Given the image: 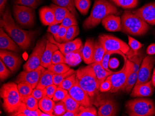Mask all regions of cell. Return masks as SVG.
<instances>
[{
    "label": "cell",
    "mask_w": 155,
    "mask_h": 116,
    "mask_svg": "<svg viewBox=\"0 0 155 116\" xmlns=\"http://www.w3.org/2000/svg\"><path fill=\"white\" fill-rule=\"evenodd\" d=\"M1 27L5 30L12 39L23 51L30 47L36 31H25L15 23L8 8L4 12L1 19Z\"/></svg>",
    "instance_id": "6da1fadb"
},
{
    "label": "cell",
    "mask_w": 155,
    "mask_h": 116,
    "mask_svg": "<svg viewBox=\"0 0 155 116\" xmlns=\"http://www.w3.org/2000/svg\"><path fill=\"white\" fill-rule=\"evenodd\" d=\"M116 7L109 0H95L90 16L83 23L84 28L90 29L99 25L106 16L117 14Z\"/></svg>",
    "instance_id": "7a4b0ae2"
},
{
    "label": "cell",
    "mask_w": 155,
    "mask_h": 116,
    "mask_svg": "<svg viewBox=\"0 0 155 116\" xmlns=\"http://www.w3.org/2000/svg\"><path fill=\"white\" fill-rule=\"evenodd\" d=\"M0 95L3 99L4 111L10 116H15L22 104L16 83L9 82L3 84L0 90Z\"/></svg>",
    "instance_id": "3957f363"
},
{
    "label": "cell",
    "mask_w": 155,
    "mask_h": 116,
    "mask_svg": "<svg viewBox=\"0 0 155 116\" xmlns=\"http://www.w3.org/2000/svg\"><path fill=\"white\" fill-rule=\"evenodd\" d=\"M76 78L80 86L91 99L95 98L100 91V83L90 64L78 69Z\"/></svg>",
    "instance_id": "277c9868"
},
{
    "label": "cell",
    "mask_w": 155,
    "mask_h": 116,
    "mask_svg": "<svg viewBox=\"0 0 155 116\" xmlns=\"http://www.w3.org/2000/svg\"><path fill=\"white\" fill-rule=\"evenodd\" d=\"M123 32L133 36H142L149 30L147 22L134 14L131 11L125 10L122 15Z\"/></svg>",
    "instance_id": "5b68a950"
},
{
    "label": "cell",
    "mask_w": 155,
    "mask_h": 116,
    "mask_svg": "<svg viewBox=\"0 0 155 116\" xmlns=\"http://www.w3.org/2000/svg\"><path fill=\"white\" fill-rule=\"evenodd\" d=\"M130 116H151L155 115V105L151 99L138 98L128 101L125 105Z\"/></svg>",
    "instance_id": "8992f818"
},
{
    "label": "cell",
    "mask_w": 155,
    "mask_h": 116,
    "mask_svg": "<svg viewBox=\"0 0 155 116\" xmlns=\"http://www.w3.org/2000/svg\"><path fill=\"white\" fill-rule=\"evenodd\" d=\"M98 40L106 52H116L123 57L124 60H127L125 54H127L130 49L129 46L124 41L114 36L107 34H101L98 37Z\"/></svg>",
    "instance_id": "52a82bcc"
},
{
    "label": "cell",
    "mask_w": 155,
    "mask_h": 116,
    "mask_svg": "<svg viewBox=\"0 0 155 116\" xmlns=\"http://www.w3.org/2000/svg\"><path fill=\"white\" fill-rule=\"evenodd\" d=\"M13 14L17 24L23 27L30 28L35 22V9L26 6L15 5L13 6Z\"/></svg>",
    "instance_id": "ba28073f"
},
{
    "label": "cell",
    "mask_w": 155,
    "mask_h": 116,
    "mask_svg": "<svg viewBox=\"0 0 155 116\" xmlns=\"http://www.w3.org/2000/svg\"><path fill=\"white\" fill-rule=\"evenodd\" d=\"M133 70V64L130 60L125 61L124 66L120 71L109 76L111 80L112 87L109 91L110 93H116L121 90L126 83L130 74Z\"/></svg>",
    "instance_id": "9c48e42d"
},
{
    "label": "cell",
    "mask_w": 155,
    "mask_h": 116,
    "mask_svg": "<svg viewBox=\"0 0 155 116\" xmlns=\"http://www.w3.org/2000/svg\"><path fill=\"white\" fill-rule=\"evenodd\" d=\"M47 41V38L44 37L37 41L32 53L23 65L24 71H32L41 66L42 58L46 48Z\"/></svg>",
    "instance_id": "30bf717a"
},
{
    "label": "cell",
    "mask_w": 155,
    "mask_h": 116,
    "mask_svg": "<svg viewBox=\"0 0 155 116\" xmlns=\"http://www.w3.org/2000/svg\"><path fill=\"white\" fill-rule=\"evenodd\" d=\"M155 62V57L149 55L143 60L138 72L137 81L135 85L144 83L150 80L151 72Z\"/></svg>",
    "instance_id": "8fae6325"
},
{
    "label": "cell",
    "mask_w": 155,
    "mask_h": 116,
    "mask_svg": "<svg viewBox=\"0 0 155 116\" xmlns=\"http://www.w3.org/2000/svg\"><path fill=\"white\" fill-rule=\"evenodd\" d=\"M45 71V67L40 66L36 69L31 71H25L19 74L16 77L15 83L18 84L22 81H26L30 83L33 89L36 88L42 74Z\"/></svg>",
    "instance_id": "7c38bea8"
},
{
    "label": "cell",
    "mask_w": 155,
    "mask_h": 116,
    "mask_svg": "<svg viewBox=\"0 0 155 116\" xmlns=\"http://www.w3.org/2000/svg\"><path fill=\"white\" fill-rule=\"evenodd\" d=\"M47 38L51 43L58 47L59 50L65 56H68L69 54L82 48V43L80 39H76L69 42L60 43L56 41L54 36L50 34H47Z\"/></svg>",
    "instance_id": "4fadbf2b"
},
{
    "label": "cell",
    "mask_w": 155,
    "mask_h": 116,
    "mask_svg": "<svg viewBox=\"0 0 155 116\" xmlns=\"http://www.w3.org/2000/svg\"><path fill=\"white\" fill-rule=\"evenodd\" d=\"M14 52L2 49L0 51L1 60H2L12 73L15 72L19 69L22 63L20 55Z\"/></svg>",
    "instance_id": "5bb4252c"
},
{
    "label": "cell",
    "mask_w": 155,
    "mask_h": 116,
    "mask_svg": "<svg viewBox=\"0 0 155 116\" xmlns=\"http://www.w3.org/2000/svg\"><path fill=\"white\" fill-rule=\"evenodd\" d=\"M68 91L70 96L80 105L83 106H89L93 105L91 99L87 92L80 86L77 78L75 84Z\"/></svg>",
    "instance_id": "9a60e30c"
},
{
    "label": "cell",
    "mask_w": 155,
    "mask_h": 116,
    "mask_svg": "<svg viewBox=\"0 0 155 116\" xmlns=\"http://www.w3.org/2000/svg\"><path fill=\"white\" fill-rule=\"evenodd\" d=\"M132 13L148 24L155 25V2L148 3Z\"/></svg>",
    "instance_id": "2e32d148"
},
{
    "label": "cell",
    "mask_w": 155,
    "mask_h": 116,
    "mask_svg": "<svg viewBox=\"0 0 155 116\" xmlns=\"http://www.w3.org/2000/svg\"><path fill=\"white\" fill-rule=\"evenodd\" d=\"M102 24L106 30L109 32L122 31L121 19L115 14H109L102 20Z\"/></svg>",
    "instance_id": "e0dca14e"
},
{
    "label": "cell",
    "mask_w": 155,
    "mask_h": 116,
    "mask_svg": "<svg viewBox=\"0 0 155 116\" xmlns=\"http://www.w3.org/2000/svg\"><path fill=\"white\" fill-rule=\"evenodd\" d=\"M0 48L2 50L19 52L21 48L12 38L4 32L2 27L0 28Z\"/></svg>",
    "instance_id": "ac0fdd59"
},
{
    "label": "cell",
    "mask_w": 155,
    "mask_h": 116,
    "mask_svg": "<svg viewBox=\"0 0 155 116\" xmlns=\"http://www.w3.org/2000/svg\"><path fill=\"white\" fill-rule=\"evenodd\" d=\"M154 92V88L151 80L144 83L135 85L131 91L130 96L132 97H149Z\"/></svg>",
    "instance_id": "d6986e66"
},
{
    "label": "cell",
    "mask_w": 155,
    "mask_h": 116,
    "mask_svg": "<svg viewBox=\"0 0 155 116\" xmlns=\"http://www.w3.org/2000/svg\"><path fill=\"white\" fill-rule=\"evenodd\" d=\"M94 39H87L82 48V57L84 63L87 64L94 63Z\"/></svg>",
    "instance_id": "ffe728a7"
},
{
    "label": "cell",
    "mask_w": 155,
    "mask_h": 116,
    "mask_svg": "<svg viewBox=\"0 0 155 116\" xmlns=\"http://www.w3.org/2000/svg\"><path fill=\"white\" fill-rule=\"evenodd\" d=\"M57 50H59L58 47L51 43L50 41L47 40L46 48L42 58L41 65L45 68H48L51 65L53 54Z\"/></svg>",
    "instance_id": "44dd1931"
},
{
    "label": "cell",
    "mask_w": 155,
    "mask_h": 116,
    "mask_svg": "<svg viewBox=\"0 0 155 116\" xmlns=\"http://www.w3.org/2000/svg\"><path fill=\"white\" fill-rule=\"evenodd\" d=\"M117 105L114 101L107 100L98 108V116H114L117 114Z\"/></svg>",
    "instance_id": "7402d4cb"
},
{
    "label": "cell",
    "mask_w": 155,
    "mask_h": 116,
    "mask_svg": "<svg viewBox=\"0 0 155 116\" xmlns=\"http://www.w3.org/2000/svg\"><path fill=\"white\" fill-rule=\"evenodd\" d=\"M39 16L41 22L45 26H49L54 24V14L50 7L42 8L39 11Z\"/></svg>",
    "instance_id": "603a6c76"
},
{
    "label": "cell",
    "mask_w": 155,
    "mask_h": 116,
    "mask_svg": "<svg viewBox=\"0 0 155 116\" xmlns=\"http://www.w3.org/2000/svg\"><path fill=\"white\" fill-rule=\"evenodd\" d=\"M90 65L94 70L100 85L109 76L115 73L112 71H108L105 70L104 67H103L101 62H94L90 64Z\"/></svg>",
    "instance_id": "cb8c5ba5"
},
{
    "label": "cell",
    "mask_w": 155,
    "mask_h": 116,
    "mask_svg": "<svg viewBox=\"0 0 155 116\" xmlns=\"http://www.w3.org/2000/svg\"><path fill=\"white\" fill-rule=\"evenodd\" d=\"M55 104L53 99L48 96H45L39 100V108L41 111L49 114L51 116H54L53 111Z\"/></svg>",
    "instance_id": "d4e9b609"
},
{
    "label": "cell",
    "mask_w": 155,
    "mask_h": 116,
    "mask_svg": "<svg viewBox=\"0 0 155 116\" xmlns=\"http://www.w3.org/2000/svg\"><path fill=\"white\" fill-rule=\"evenodd\" d=\"M50 7L53 9L54 14L55 22L54 24H61L66 16L71 13L67 8L57 6L55 4H51Z\"/></svg>",
    "instance_id": "484cf974"
},
{
    "label": "cell",
    "mask_w": 155,
    "mask_h": 116,
    "mask_svg": "<svg viewBox=\"0 0 155 116\" xmlns=\"http://www.w3.org/2000/svg\"><path fill=\"white\" fill-rule=\"evenodd\" d=\"M54 73L49 70H45L42 74L41 78L36 88L44 89L47 86L53 83V77L54 75Z\"/></svg>",
    "instance_id": "4316f807"
},
{
    "label": "cell",
    "mask_w": 155,
    "mask_h": 116,
    "mask_svg": "<svg viewBox=\"0 0 155 116\" xmlns=\"http://www.w3.org/2000/svg\"><path fill=\"white\" fill-rule=\"evenodd\" d=\"M52 1L55 5L68 9L76 17L78 16L75 6L74 0H52Z\"/></svg>",
    "instance_id": "83f0119b"
},
{
    "label": "cell",
    "mask_w": 155,
    "mask_h": 116,
    "mask_svg": "<svg viewBox=\"0 0 155 116\" xmlns=\"http://www.w3.org/2000/svg\"><path fill=\"white\" fill-rule=\"evenodd\" d=\"M21 101L25 104L28 109L31 111H36L39 109V101L32 94L21 97Z\"/></svg>",
    "instance_id": "f1b7e54d"
},
{
    "label": "cell",
    "mask_w": 155,
    "mask_h": 116,
    "mask_svg": "<svg viewBox=\"0 0 155 116\" xmlns=\"http://www.w3.org/2000/svg\"><path fill=\"white\" fill-rule=\"evenodd\" d=\"M106 52L104 47L100 41H95L94 47V62H101Z\"/></svg>",
    "instance_id": "f546056e"
},
{
    "label": "cell",
    "mask_w": 155,
    "mask_h": 116,
    "mask_svg": "<svg viewBox=\"0 0 155 116\" xmlns=\"http://www.w3.org/2000/svg\"><path fill=\"white\" fill-rule=\"evenodd\" d=\"M65 103L67 111H74L79 114L80 112V104L72 98L69 94H68L67 97L62 100Z\"/></svg>",
    "instance_id": "4dcf8cb0"
},
{
    "label": "cell",
    "mask_w": 155,
    "mask_h": 116,
    "mask_svg": "<svg viewBox=\"0 0 155 116\" xmlns=\"http://www.w3.org/2000/svg\"><path fill=\"white\" fill-rule=\"evenodd\" d=\"M137 77H138V73L134 72L132 70L130 74L125 85L122 89L121 90L127 92L131 91L132 88L134 87L136 83Z\"/></svg>",
    "instance_id": "1f68e13d"
},
{
    "label": "cell",
    "mask_w": 155,
    "mask_h": 116,
    "mask_svg": "<svg viewBox=\"0 0 155 116\" xmlns=\"http://www.w3.org/2000/svg\"><path fill=\"white\" fill-rule=\"evenodd\" d=\"M17 88L21 97L31 95L34 89L31 84L26 81H22L18 83Z\"/></svg>",
    "instance_id": "d6a6232c"
},
{
    "label": "cell",
    "mask_w": 155,
    "mask_h": 116,
    "mask_svg": "<svg viewBox=\"0 0 155 116\" xmlns=\"http://www.w3.org/2000/svg\"><path fill=\"white\" fill-rule=\"evenodd\" d=\"M117 6L124 9L135 8L138 4V0H110Z\"/></svg>",
    "instance_id": "836d02e7"
},
{
    "label": "cell",
    "mask_w": 155,
    "mask_h": 116,
    "mask_svg": "<svg viewBox=\"0 0 155 116\" xmlns=\"http://www.w3.org/2000/svg\"><path fill=\"white\" fill-rule=\"evenodd\" d=\"M75 6L83 15L87 14L91 5L90 0H74Z\"/></svg>",
    "instance_id": "e575fe53"
},
{
    "label": "cell",
    "mask_w": 155,
    "mask_h": 116,
    "mask_svg": "<svg viewBox=\"0 0 155 116\" xmlns=\"http://www.w3.org/2000/svg\"><path fill=\"white\" fill-rule=\"evenodd\" d=\"M76 82V72L63 80L62 82L58 86L68 91L75 84Z\"/></svg>",
    "instance_id": "d590c367"
},
{
    "label": "cell",
    "mask_w": 155,
    "mask_h": 116,
    "mask_svg": "<svg viewBox=\"0 0 155 116\" xmlns=\"http://www.w3.org/2000/svg\"><path fill=\"white\" fill-rule=\"evenodd\" d=\"M48 69L54 73L55 74H57L68 71L70 69V67L66 64L61 63V64H51L48 67Z\"/></svg>",
    "instance_id": "8d00e7d4"
},
{
    "label": "cell",
    "mask_w": 155,
    "mask_h": 116,
    "mask_svg": "<svg viewBox=\"0 0 155 116\" xmlns=\"http://www.w3.org/2000/svg\"><path fill=\"white\" fill-rule=\"evenodd\" d=\"M80 33V29L78 26H73L68 28L64 42H67L73 40Z\"/></svg>",
    "instance_id": "74e56055"
},
{
    "label": "cell",
    "mask_w": 155,
    "mask_h": 116,
    "mask_svg": "<svg viewBox=\"0 0 155 116\" xmlns=\"http://www.w3.org/2000/svg\"><path fill=\"white\" fill-rule=\"evenodd\" d=\"M76 72L73 69H70L68 71L63 73L54 74L53 77V83L58 86L62 82L63 80Z\"/></svg>",
    "instance_id": "f35d334b"
},
{
    "label": "cell",
    "mask_w": 155,
    "mask_h": 116,
    "mask_svg": "<svg viewBox=\"0 0 155 116\" xmlns=\"http://www.w3.org/2000/svg\"><path fill=\"white\" fill-rule=\"evenodd\" d=\"M98 116L96 109L93 105L80 107V112L78 116Z\"/></svg>",
    "instance_id": "ab89813d"
},
{
    "label": "cell",
    "mask_w": 155,
    "mask_h": 116,
    "mask_svg": "<svg viewBox=\"0 0 155 116\" xmlns=\"http://www.w3.org/2000/svg\"><path fill=\"white\" fill-rule=\"evenodd\" d=\"M128 37V44L133 52V56L138 55V51L143 46V44L139 42L137 40L130 36Z\"/></svg>",
    "instance_id": "60d3db41"
},
{
    "label": "cell",
    "mask_w": 155,
    "mask_h": 116,
    "mask_svg": "<svg viewBox=\"0 0 155 116\" xmlns=\"http://www.w3.org/2000/svg\"><path fill=\"white\" fill-rule=\"evenodd\" d=\"M78 24V22L75 16L72 14V13H70L63 20L61 26L65 27L66 28H68L72 26H77Z\"/></svg>",
    "instance_id": "b9f144b4"
},
{
    "label": "cell",
    "mask_w": 155,
    "mask_h": 116,
    "mask_svg": "<svg viewBox=\"0 0 155 116\" xmlns=\"http://www.w3.org/2000/svg\"><path fill=\"white\" fill-rule=\"evenodd\" d=\"M41 0H15V5L26 6L35 9L40 4Z\"/></svg>",
    "instance_id": "7bdbcfd3"
},
{
    "label": "cell",
    "mask_w": 155,
    "mask_h": 116,
    "mask_svg": "<svg viewBox=\"0 0 155 116\" xmlns=\"http://www.w3.org/2000/svg\"><path fill=\"white\" fill-rule=\"evenodd\" d=\"M15 116H39V114L37 110L31 111L28 109L22 102V105Z\"/></svg>",
    "instance_id": "ee69618b"
},
{
    "label": "cell",
    "mask_w": 155,
    "mask_h": 116,
    "mask_svg": "<svg viewBox=\"0 0 155 116\" xmlns=\"http://www.w3.org/2000/svg\"><path fill=\"white\" fill-rule=\"evenodd\" d=\"M67 111V108L65 103L62 100H61L55 104L53 115L54 116H63Z\"/></svg>",
    "instance_id": "f6af8a7d"
},
{
    "label": "cell",
    "mask_w": 155,
    "mask_h": 116,
    "mask_svg": "<svg viewBox=\"0 0 155 116\" xmlns=\"http://www.w3.org/2000/svg\"><path fill=\"white\" fill-rule=\"evenodd\" d=\"M52 64H67V58L59 50L55 51L53 54L52 58Z\"/></svg>",
    "instance_id": "bcb514c9"
},
{
    "label": "cell",
    "mask_w": 155,
    "mask_h": 116,
    "mask_svg": "<svg viewBox=\"0 0 155 116\" xmlns=\"http://www.w3.org/2000/svg\"><path fill=\"white\" fill-rule=\"evenodd\" d=\"M68 94V91L61 87L58 86L55 92L53 99L55 102L63 100Z\"/></svg>",
    "instance_id": "7dc6e473"
},
{
    "label": "cell",
    "mask_w": 155,
    "mask_h": 116,
    "mask_svg": "<svg viewBox=\"0 0 155 116\" xmlns=\"http://www.w3.org/2000/svg\"><path fill=\"white\" fill-rule=\"evenodd\" d=\"M10 71L2 60H0V79L1 81L5 80L11 76Z\"/></svg>",
    "instance_id": "c3c4849f"
},
{
    "label": "cell",
    "mask_w": 155,
    "mask_h": 116,
    "mask_svg": "<svg viewBox=\"0 0 155 116\" xmlns=\"http://www.w3.org/2000/svg\"><path fill=\"white\" fill-rule=\"evenodd\" d=\"M68 28L61 26L58 33L54 36V39L56 41L60 43L64 42Z\"/></svg>",
    "instance_id": "681fc988"
},
{
    "label": "cell",
    "mask_w": 155,
    "mask_h": 116,
    "mask_svg": "<svg viewBox=\"0 0 155 116\" xmlns=\"http://www.w3.org/2000/svg\"><path fill=\"white\" fill-rule=\"evenodd\" d=\"M133 64V71L134 72L138 73L140 68V64L141 63L143 60L142 57L139 56L138 55L133 56L129 58Z\"/></svg>",
    "instance_id": "f907efd6"
},
{
    "label": "cell",
    "mask_w": 155,
    "mask_h": 116,
    "mask_svg": "<svg viewBox=\"0 0 155 116\" xmlns=\"http://www.w3.org/2000/svg\"><path fill=\"white\" fill-rule=\"evenodd\" d=\"M117 54L116 52H107L104 54V56L102 60L101 61L102 65L103 67H104L105 70H107L108 71L110 72L111 71L109 69L108 67V63L109 61L110 57L111 55L113 54Z\"/></svg>",
    "instance_id": "816d5d0a"
},
{
    "label": "cell",
    "mask_w": 155,
    "mask_h": 116,
    "mask_svg": "<svg viewBox=\"0 0 155 116\" xmlns=\"http://www.w3.org/2000/svg\"><path fill=\"white\" fill-rule=\"evenodd\" d=\"M31 94L33 95L35 98H36L38 100H40L43 97L47 96L46 88L40 89V88H35V89H33Z\"/></svg>",
    "instance_id": "f5cc1de1"
},
{
    "label": "cell",
    "mask_w": 155,
    "mask_h": 116,
    "mask_svg": "<svg viewBox=\"0 0 155 116\" xmlns=\"http://www.w3.org/2000/svg\"><path fill=\"white\" fill-rule=\"evenodd\" d=\"M112 87L111 80L108 77L106 80L100 85V91L101 92H106L109 91Z\"/></svg>",
    "instance_id": "db71d44e"
},
{
    "label": "cell",
    "mask_w": 155,
    "mask_h": 116,
    "mask_svg": "<svg viewBox=\"0 0 155 116\" xmlns=\"http://www.w3.org/2000/svg\"><path fill=\"white\" fill-rule=\"evenodd\" d=\"M57 86L53 84L46 87L47 91V96L51 99H53L54 95L55 92L57 90Z\"/></svg>",
    "instance_id": "11a10c76"
},
{
    "label": "cell",
    "mask_w": 155,
    "mask_h": 116,
    "mask_svg": "<svg viewBox=\"0 0 155 116\" xmlns=\"http://www.w3.org/2000/svg\"><path fill=\"white\" fill-rule=\"evenodd\" d=\"M61 27V24H53L48 26L47 31L49 33H51L52 35L54 36L58 33Z\"/></svg>",
    "instance_id": "9f6ffc18"
},
{
    "label": "cell",
    "mask_w": 155,
    "mask_h": 116,
    "mask_svg": "<svg viewBox=\"0 0 155 116\" xmlns=\"http://www.w3.org/2000/svg\"><path fill=\"white\" fill-rule=\"evenodd\" d=\"M119 60L116 58H112L110 59L108 63V67L110 69H116L118 67L119 65Z\"/></svg>",
    "instance_id": "6f0895ef"
},
{
    "label": "cell",
    "mask_w": 155,
    "mask_h": 116,
    "mask_svg": "<svg viewBox=\"0 0 155 116\" xmlns=\"http://www.w3.org/2000/svg\"><path fill=\"white\" fill-rule=\"evenodd\" d=\"M146 53L149 55H155V44L150 45L146 50Z\"/></svg>",
    "instance_id": "680465c9"
},
{
    "label": "cell",
    "mask_w": 155,
    "mask_h": 116,
    "mask_svg": "<svg viewBox=\"0 0 155 116\" xmlns=\"http://www.w3.org/2000/svg\"><path fill=\"white\" fill-rule=\"evenodd\" d=\"M8 0H0V13L1 15H3L4 14V9L6 7Z\"/></svg>",
    "instance_id": "91938a15"
},
{
    "label": "cell",
    "mask_w": 155,
    "mask_h": 116,
    "mask_svg": "<svg viewBox=\"0 0 155 116\" xmlns=\"http://www.w3.org/2000/svg\"><path fill=\"white\" fill-rule=\"evenodd\" d=\"M63 116H78V113L74 111H67V112Z\"/></svg>",
    "instance_id": "94428289"
},
{
    "label": "cell",
    "mask_w": 155,
    "mask_h": 116,
    "mask_svg": "<svg viewBox=\"0 0 155 116\" xmlns=\"http://www.w3.org/2000/svg\"><path fill=\"white\" fill-rule=\"evenodd\" d=\"M37 111H38V114H39V116H51L48 113H45L43 111H41L40 109H37Z\"/></svg>",
    "instance_id": "6125c7cd"
},
{
    "label": "cell",
    "mask_w": 155,
    "mask_h": 116,
    "mask_svg": "<svg viewBox=\"0 0 155 116\" xmlns=\"http://www.w3.org/2000/svg\"><path fill=\"white\" fill-rule=\"evenodd\" d=\"M151 81H152V83L153 84V86L155 87V69H154V71H153Z\"/></svg>",
    "instance_id": "be15d7a7"
},
{
    "label": "cell",
    "mask_w": 155,
    "mask_h": 116,
    "mask_svg": "<svg viewBox=\"0 0 155 116\" xmlns=\"http://www.w3.org/2000/svg\"></svg>",
    "instance_id": "e7e4bbea"
}]
</instances>
